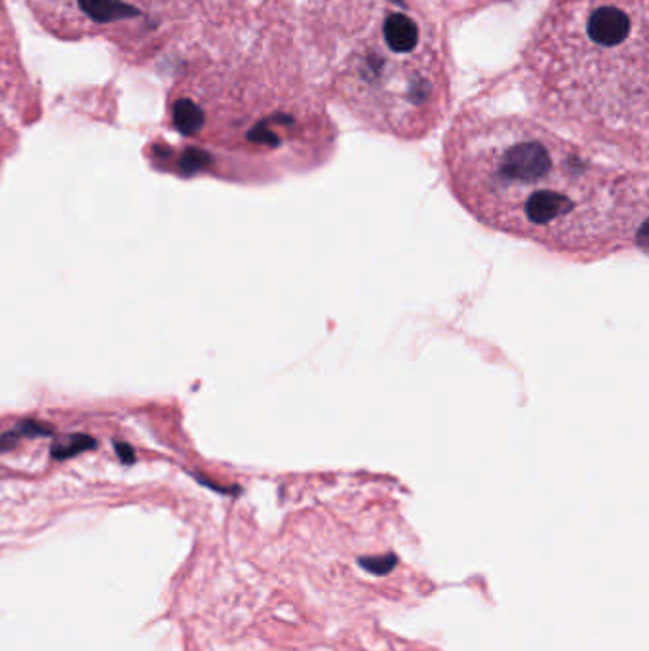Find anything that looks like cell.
I'll list each match as a JSON object with an SVG mask.
<instances>
[{
    "mask_svg": "<svg viewBox=\"0 0 649 651\" xmlns=\"http://www.w3.org/2000/svg\"><path fill=\"white\" fill-rule=\"evenodd\" d=\"M444 170L480 225L558 256L594 261L644 235L646 172L590 157L531 120L461 117L446 139Z\"/></svg>",
    "mask_w": 649,
    "mask_h": 651,
    "instance_id": "6da1fadb",
    "label": "cell"
},
{
    "mask_svg": "<svg viewBox=\"0 0 649 651\" xmlns=\"http://www.w3.org/2000/svg\"><path fill=\"white\" fill-rule=\"evenodd\" d=\"M530 61L547 119L646 164L648 0H556Z\"/></svg>",
    "mask_w": 649,
    "mask_h": 651,
    "instance_id": "7a4b0ae2",
    "label": "cell"
},
{
    "mask_svg": "<svg viewBox=\"0 0 649 651\" xmlns=\"http://www.w3.org/2000/svg\"><path fill=\"white\" fill-rule=\"evenodd\" d=\"M421 21L402 10L375 18V35L354 52L345 69L347 105L379 132L398 138L427 134L442 115L436 75L425 56Z\"/></svg>",
    "mask_w": 649,
    "mask_h": 651,
    "instance_id": "3957f363",
    "label": "cell"
},
{
    "mask_svg": "<svg viewBox=\"0 0 649 651\" xmlns=\"http://www.w3.org/2000/svg\"><path fill=\"white\" fill-rule=\"evenodd\" d=\"M79 8L82 14L99 25L134 20L141 14L139 8L124 0H79Z\"/></svg>",
    "mask_w": 649,
    "mask_h": 651,
    "instance_id": "277c9868",
    "label": "cell"
},
{
    "mask_svg": "<svg viewBox=\"0 0 649 651\" xmlns=\"http://www.w3.org/2000/svg\"><path fill=\"white\" fill-rule=\"evenodd\" d=\"M172 120L179 134L197 136L206 124V115L193 99H177L172 109Z\"/></svg>",
    "mask_w": 649,
    "mask_h": 651,
    "instance_id": "5b68a950",
    "label": "cell"
},
{
    "mask_svg": "<svg viewBox=\"0 0 649 651\" xmlns=\"http://www.w3.org/2000/svg\"><path fill=\"white\" fill-rule=\"evenodd\" d=\"M398 564V556L396 554H383V556H362L358 558V566L362 570H366L372 575H387V573L393 572Z\"/></svg>",
    "mask_w": 649,
    "mask_h": 651,
    "instance_id": "8992f818",
    "label": "cell"
},
{
    "mask_svg": "<svg viewBox=\"0 0 649 651\" xmlns=\"http://www.w3.org/2000/svg\"><path fill=\"white\" fill-rule=\"evenodd\" d=\"M92 446H96V442L86 436V434H75L71 438H65L61 444H58L54 448V457L56 459H67L71 455L79 454V452H84V450H90Z\"/></svg>",
    "mask_w": 649,
    "mask_h": 651,
    "instance_id": "52a82bcc",
    "label": "cell"
},
{
    "mask_svg": "<svg viewBox=\"0 0 649 651\" xmlns=\"http://www.w3.org/2000/svg\"><path fill=\"white\" fill-rule=\"evenodd\" d=\"M117 452L118 455L122 457V461H124V463H132V461H134V454H132V450H130L128 446L117 444Z\"/></svg>",
    "mask_w": 649,
    "mask_h": 651,
    "instance_id": "ba28073f",
    "label": "cell"
}]
</instances>
